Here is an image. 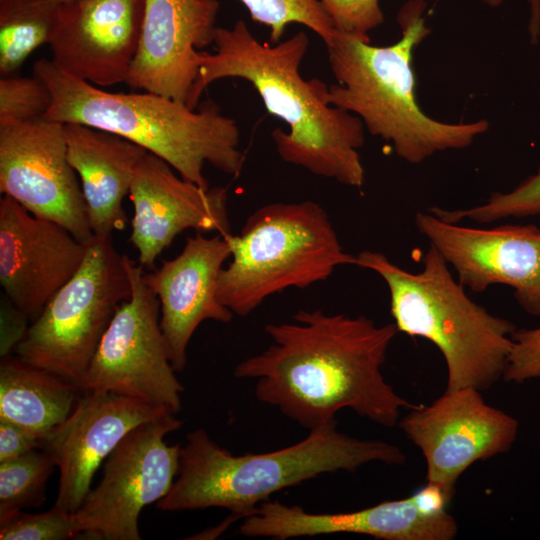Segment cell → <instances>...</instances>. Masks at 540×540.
<instances>
[{
	"label": "cell",
	"instance_id": "ffe728a7",
	"mask_svg": "<svg viewBox=\"0 0 540 540\" xmlns=\"http://www.w3.org/2000/svg\"><path fill=\"white\" fill-rule=\"evenodd\" d=\"M457 531V522L448 512L424 515L410 496L341 513H311L267 500L239 526L243 536L274 539L351 533L384 540H451Z\"/></svg>",
	"mask_w": 540,
	"mask_h": 540
},
{
	"label": "cell",
	"instance_id": "d590c367",
	"mask_svg": "<svg viewBox=\"0 0 540 540\" xmlns=\"http://www.w3.org/2000/svg\"><path fill=\"white\" fill-rule=\"evenodd\" d=\"M62 3H67V2H71V1H74V0H60Z\"/></svg>",
	"mask_w": 540,
	"mask_h": 540
},
{
	"label": "cell",
	"instance_id": "d6986e66",
	"mask_svg": "<svg viewBox=\"0 0 540 540\" xmlns=\"http://www.w3.org/2000/svg\"><path fill=\"white\" fill-rule=\"evenodd\" d=\"M203 234L189 236L179 255L144 274L160 302V327L176 372L184 370L189 342L203 321L228 323L234 315L217 297L219 274L231 257L229 241Z\"/></svg>",
	"mask_w": 540,
	"mask_h": 540
},
{
	"label": "cell",
	"instance_id": "8992f818",
	"mask_svg": "<svg viewBox=\"0 0 540 540\" xmlns=\"http://www.w3.org/2000/svg\"><path fill=\"white\" fill-rule=\"evenodd\" d=\"M356 257L357 266L374 271L386 283L398 332L425 338L442 353L447 391L464 387L483 391L503 378L515 324L471 300L432 244L417 273L380 252L365 250Z\"/></svg>",
	"mask_w": 540,
	"mask_h": 540
},
{
	"label": "cell",
	"instance_id": "277c9868",
	"mask_svg": "<svg viewBox=\"0 0 540 540\" xmlns=\"http://www.w3.org/2000/svg\"><path fill=\"white\" fill-rule=\"evenodd\" d=\"M33 75L51 93L45 119L78 123L121 136L167 162L183 179L209 188L206 163L237 176L243 165L236 121L213 101L199 109L162 95L108 92L40 59Z\"/></svg>",
	"mask_w": 540,
	"mask_h": 540
},
{
	"label": "cell",
	"instance_id": "e0dca14e",
	"mask_svg": "<svg viewBox=\"0 0 540 540\" xmlns=\"http://www.w3.org/2000/svg\"><path fill=\"white\" fill-rule=\"evenodd\" d=\"M217 0H144L138 48L126 84L185 103L197 79L198 50L213 44Z\"/></svg>",
	"mask_w": 540,
	"mask_h": 540
},
{
	"label": "cell",
	"instance_id": "83f0119b",
	"mask_svg": "<svg viewBox=\"0 0 540 540\" xmlns=\"http://www.w3.org/2000/svg\"><path fill=\"white\" fill-rule=\"evenodd\" d=\"M78 538L73 513L56 505L43 513L19 511L0 520L1 540H67Z\"/></svg>",
	"mask_w": 540,
	"mask_h": 540
},
{
	"label": "cell",
	"instance_id": "1f68e13d",
	"mask_svg": "<svg viewBox=\"0 0 540 540\" xmlns=\"http://www.w3.org/2000/svg\"><path fill=\"white\" fill-rule=\"evenodd\" d=\"M1 311V357L11 354L29 326L28 318L4 296Z\"/></svg>",
	"mask_w": 540,
	"mask_h": 540
},
{
	"label": "cell",
	"instance_id": "d6a6232c",
	"mask_svg": "<svg viewBox=\"0 0 540 540\" xmlns=\"http://www.w3.org/2000/svg\"><path fill=\"white\" fill-rule=\"evenodd\" d=\"M416 507L427 516H439L447 512L451 499L438 485L427 482L410 496Z\"/></svg>",
	"mask_w": 540,
	"mask_h": 540
},
{
	"label": "cell",
	"instance_id": "5b68a950",
	"mask_svg": "<svg viewBox=\"0 0 540 540\" xmlns=\"http://www.w3.org/2000/svg\"><path fill=\"white\" fill-rule=\"evenodd\" d=\"M402 450L380 440L349 437L337 422L309 431L294 445L260 454L234 455L204 429L186 435L174 483L156 508L185 511L211 507L231 512L230 524L243 519L274 493L326 473L355 472L370 462L401 465Z\"/></svg>",
	"mask_w": 540,
	"mask_h": 540
},
{
	"label": "cell",
	"instance_id": "7a4b0ae2",
	"mask_svg": "<svg viewBox=\"0 0 540 540\" xmlns=\"http://www.w3.org/2000/svg\"><path fill=\"white\" fill-rule=\"evenodd\" d=\"M215 52L198 51L199 71L187 106L196 109L212 82L240 78L249 82L267 111L282 119L289 131L272 132L280 158L309 172L351 187L364 183L360 149L365 142L361 119L329 105L320 95L321 80H304L300 65L309 38L299 31L277 44L260 42L243 20L231 28L217 27Z\"/></svg>",
	"mask_w": 540,
	"mask_h": 540
},
{
	"label": "cell",
	"instance_id": "7402d4cb",
	"mask_svg": "<svg viewBox=\"0 0 540 540\" xmlns=\"http://www.w3.org/2000/svg\"><path fill=\"white\" fill-rule=\"evenodd\" d=\"M82 390L74 383L15 354L0 361V419L40 439L62 423Z\"/></svg>",
	"mask_w": 540,
	"mask_h": 540
},
{
	"label": "cell",
	"instance_id": "44dd1931",
	"mask_svg": "<svg viewBox=\"0 0 540 540\" xmlns=\"http://www.w3.org/2000/svg\"><path fill=\"white\" fill-rule=\"evenodd\" d=\"M64 137L94 236L123 230L128 222L123 199L148 151L121 136L78 123L64 124Z\"/></svg>",
	"mask_w": 540,
	"mask_h": 540
},
{
	"label": "cell",
	"instance_id": "484cf974",
	"mask_svg": "<svg viewBox=\"0 0 540 540\" xmlns=\"http://www.w3.org/2000/svg\"><path fill=\"white\" fill-rule=\"evenodd\" d=\"M251 19L270 28V44L281 41L291 23L306 26L329 44L337 30L319 0H239Z\"/></svg>",
	"mask_w": 540,
	"mask_h": 540
},
{
	"label": "cell",
	"instance_id": "f546056e",
	"mask_svg": "<svg viewBox=\"0 0 540 540\" xmlns=\"http://www.w3.org/2000/svg\"><path fill=\"white\" fill-rule=\"evenodd\" d=\"M514 342L503 378L524 383L540 379V327L520 329L512 334Z\"/></svg>",
	"mask_w": 540,
	"mask_h": 540
},
{
	"label": "cell",
	"instance_id": "836d02e7",
	"mask_svg": "<svg viewBox=\"0 0 540 540\" xmlns=\"http://www.w3.org/2000/svg\"><path fill=\"white\" fill-rule=\"evenodd\" d=\"M530 17L528 21V32L530 42L538 44L540 37V0H528Z\"/></svg>",
	"mask_w": 540,
	"mask_h": 540
},
{
	"label": "cell",
	"instance_id": "cb8c5ba5",
	"mask_svg": "<svg viewBox=\"0 0 540 540\" xmlns=\"http://www.w3.org/2000/svg\"><path fill=\"white\" fill-rule=\"evenodd\" d=\"M55 468L53 458L42 448L0 462V520L24 509L41 507Z\"/></svg>",
	"mask_w": 540,
	"mask_h": 540
},
{
	"label": "cell",
	"instance_id": "4dcf8cb0",
	"mask_svg": "<svg viewBox=\"0 0 540 540\" xmlns=\"http://www.w3.org/2000/svg\"><path fill=\"white\" fill-rule=\"evenodd\" d=\"M39 448H42V439L12 422L0 419V462Z\"/></svg>",
	"mask_w": 540,
	"mask_h": 540
},
{
	"label": "cell",
	"instance_id": "ac0fdd59",
	"mask_svg": "<svg viewBox=\"0 0 540 540\" xmlns=\"http://www.w3.org/2000/svg\"><path fill=\"white\" fill-rule=\"evenodd\" d=\"M144 0L62 3L49 46L52 62L97 87L125 83L135 57Z\"/></svg>",
	"mask_w": 540,
	"mask_h": 540
},
{
	"label": "cell",
	"instance_id": "7c38bea8",
	"mask_svg": "<svg viewBox=\"0 0 540 540\" xmlns=\"http://www.w3.org/2000/svg\"><path fill=\"white\" fill-rule=\"evenodd\" d=\"M0 192L84 244L94 237L62 123L40 118L0 127Z\"/></svg>",
	"mask_w": 540,
	"mask_h": 540
},
{
	"label": "cell",
	"instance_id": "ba28073f",
	"mask_svg": "<svg viewBox=\"0 0 540 540\" xmlns=\"http://www.w3.org/2000/svg\"><path fill=\"white\" fill-rule=\"evenodd\" d=\"M130 296L112 236H94L78 271L29 323L14 354L79 387L114 314Z\"/></svg>",
	"mask_w": 540,
	"mask_h": 540
},
{
	"label": "cell",
	"instance_id": "9a60e30c",
	"mask_svg": "<svg viewBox=\"0 0 540 540\" xmlns=\"http://www.w3.org/2000/svg\"><path fill=\"white\" fill-rule=\"evenodd\" d=\"M164 160L147 152L139 162L129 195L134 207L130 242L138 263L153 270L156 259L188 229L230 236L228 189L202 188L183 179Z\"/></svg>",
	"mask_w": 540,
	"mask_h": 540
},
{
	"label": "cell",
	"instance_id": "52a82bcc",
	"mask_svg": "<svg viewBox=\"0 0 540 540\" xmlns=\"http://www.w3.org/2000/svg\"><path fill=\"white\" fill-rule=\"evenodd\" d=\"M227 239L231 261L219 274L217 297L242 317L273 294L324 281L338 266L357 265L325 209L310 200L264 205Z\"/></svg>",
	"mask_w": 540,
	"mask_h": 540
},
{
	"label": "cell",
	"instance_id": "2e32d148",
	"mask_svg": "<svg viewBox=\"0 0 540 540\" xmlns=\"http://www.w3.org/2000/svg\"><path fill=\"white\" fill-rule=\"evenodd\" d=\"M168 413L174 412L115 393L82 391L68 417L42 440V449L59 469L54 505L77 510L98 467L121 440L138 425Z\"/></svg>",
	"mask_w": 540,
	"mask_h": 540
},
{
	"label": "cell",
	"instance_id": "f1b7e54d",
	"mask_svg": "<svg viewBox=\"0 0 540 540\" xmlns=\"http://www.w3.org/2000/svg\"><path fill=\"white\" fill-rule=\"evenodd\" d=\"M337 31L370 42L369 33L384 22L379 0H319Z\"/></svg>",
	"mask_w": 540,
	"mask_h": 540
},
{
	"label": "cell",
	"instance_id": "30bf717a",
	"mask_svg": "<svg viewBox=\"0 0 540 540\" xmlns=\"http://www.w3.org/2000/svg\"><path fill=\"white\" fill-rule=\"evenodd\" d=\"M131 296L114 314L79 384L166 407L179 413L184 387L177 379L160 327V302L144 268L123 254Z\"/></svg>",
	"mask_w": 540,
	"mask_h": 540
},
{
	"label": "cell",
	"instance_id": "4fadbf2b",
	"mask_svg": "<svg viewBox=\"0 0 540 540\" xmlns=\"http://www.w3.org/2000/svg\"><path fill=\"white\" fill-rule=\"evenodd\" d=\"M415 225L454 268L461 285L477 293L507 285L527 314L540 316V228H472L443 221L430 211L417 212Z\"/></svg>",
	"mask_w": 540,
	"mask_h": 540
},
{
	"label": "cell",
	"instance_id": "e575fe53",
	"mask_svg": "<svg viewBox=\"0 0 540 540\" xmlns=\"http://www.w3.org/2000/svg\"><path fill=\"white\" fill-rule=\"evenodd\" d=\"M486 5L490 7H498L502 4L503 0H482Z\"/></svg>",
	"mask_w": 540,
	"mask_h": 540
},
{
	"label": "cell",
	"instance_id": "9c48e42d",
	"mask_svg": "<svg viewBox=\"0 0 540 540\" xmlns=\"http://www.w3.org/2000/svg\"><path fill=\"white\" fill-rule=\"evenodd\" d=\"M176 415L138 425L107 457L100 482L73 512L78 538L141 539V511L165 497L178 474L181 445L165 441L183 425Z\"/></svg>",
	"mask_w": 540,
	"mask_h": 540
},
{
	"label": "cell",
	"instance_id": "5bb4252c",
	"mask_svg": "<svg viewBox=\"0 0 540 540\" xmlns=\"http://www.w3.org/2000/svg\"><path fill=\"white\" fill-rule=\"evenodd\" d=\"M87 249L60 224L0 199V284L30 323L78 271Z\"/></svg>",
	"mask_w": 540,
	"mask_h": 540
},
{
	"label": "cell",
	"instance_id": "603a6c76",
	"mask_svg": "<svg viewBox=\"0 0 540 540\" xmlns=\"http://www.w3.org/2000/svg\"><path fill=\"white\" fill-rule=\"evenodd\" d=\"M60 0H0V75L10 76L31 53L49 44Z\"/></svg>",
	"mask_w": 540,
	"mask_h": 540
},
{
	"label": "cell",
	"instance_id": "d4e9b609",
	"mask_svg": "<svg viewBox=\"0 0 540 540\" xmlns=\"http://www.w3.org/2000/svg\"><path fill=\"white\" fill-rule=\"evenodd\" d=\"M429 211L450 223L472 220L487 224L507 218L540 216V166L510 191L494 192L480 205L455 210L431 207Z\"/></svg>",
	"mask_w": 540,
	"mask_h": 540
},
{
	"label": "cell",
	"instance_id": "6da1fadb",
	"mask_svg": "<svg viewBox=\"0 0 540 540\" xmlns=\"http://www.w3.org/2000/svg\"><path fill=\"white\" fill-rule=\"evenodd\" d=\"M264 330L271 345L241 361L234 376L255 379L259 401L309 431L336 421L342 409L393 427L402 409L419 406L399 396L381 372L398 333L394 323L315 309Z\"/></svg>",
	"mask_w": 540,
	"mask_h": 540
},
{
	"label": "cell",
	"instance_id": "4316f807",
	"mask_svg": "<svg viewBox=\"0 0 540 540\" xmlns=\"http://www.w3.org/2000/svg\"><path fill=\"white\" fill-rule=\"evenodd\" d=\"M51 93L34 75L0 78V127L44 118L50 104Z\"/></svg>",
	"mask_w": 540,
	"mask_h": 540
},
{
	"label": "cell",
	"instance_id": "3957f363",
	"mask_svg": "<svg viewBox=\"0 0 540 540\" xmlns=\"http://www.w3.org/2000/svg\"><path fill=\"white\" fill-rule=\"evenodd\" d=\"M425 9V0H410L401 7L396 17L401 38L391 45L374 46L337 31L326 48L338 83H320L327 104L358 116L371 135L390 142L396 155L411 164L437 152L464 149L489 129L485 119L438 121L418 105L412 58L431 33Z\"/></svg>",
	"mask_w": 540,
	"mask_h": 540
},
{
	"label": "cell",
	"instance_id": "8fae6325",
	"mask_svg": "<svg viewBox=\"0 0 540 540\" xmlns=\"http://www.w3.org/2000/svg\"><path fill=\"white\" fill-rule=\"evenodd\" d=\"M398 425L422 452L426 481L450 499L467 468L510 450L519 426L514 417L488 405L474 387L446 390L430 405L411 409Z\"/></svg>",
	"mask_w": 540,
	"mask_h": 540
}]
</instances>
